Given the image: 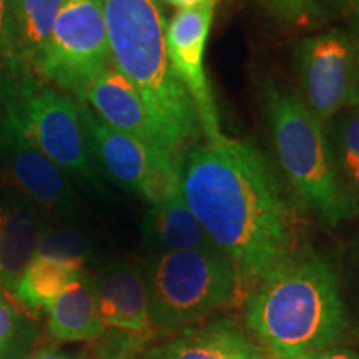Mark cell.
<instances>
[{
    "mask_svg": "<svg viewBox=\"0 0 359 359\" xmlns=\"http://www.w3.org/2000/svg\"><path fill=\"white\" fill-rule=\"evenodd\" d=\"M180 195L241 283L255 286L294 250V226L266 156L246 140L206 142L180 155Z\"/></svg>",
    "mask_w": 359,
    "mask_h": 359,
    "instance_id": "cell-1",
    "label": "cell"
},
{
    "mask_svg": "<svg viewBox=\"0 0 359 359\" xmlns=\"http://www.w3.org/2000/svg\"><path fill=\"white\" fill-rule=\"evenodd\" d=\"M243 326L268 359H304L341 346L349 316L334 268L320 255L296 251L248 290Z\"/></svg>",
    "mask_w": 359,
    "mask_h": 359,
    "instance_id": "cell-2",
    "label": "cell"
},
{
    "mask_svg": "<svg viewBox=\"0 0 359 359\" xmlns=\"http://www.w3.org/2000/svg\"><path fill=\"white\" fill-rule=\"evenodd\" d=\"M110 65L140 93L173 154L200 133L190 95L173 74L156 0H103Z\"/></svg>",
    "mask_w": 359,
    "mask_h": 359,
    "instance_id": "cell-3",
    "label": "cell"
},
{
    "mask_svg": "<svg viewBox=\"0 0 359 359\" xmlns=\"http://www.w3.org/2000/svg\"><path fill=\"white\" fill-rule=\"evenodd\" d=\"M264 111L278 161L299 201L326 226L356 217L358 200L341 183L325 123L302 98L276 87L264 90Z\"/></svg>",
    "mask_w": 359,
    "mask_h": 359,
    "instance_id": "cell-4",
    "label": "cell"
},
{
    "mask_svg": "<svg viewBox=\"0 0 359 359\" xmlns=\"http://www.w3.org/2000/svg\"><path fill=\"white\" fill-rule=\"evenodd\" d=\"M142 268L160 339L231 306L243 286L235 264L217 248L148 255Z\"/></svg>",
    "mask_w": 359,
    "mask_h": 359,
    "instance_id": "cell-5",
    "label": "cell"
},
{
    "mask_svg": "<svg viewBox=\"0 0 359 359\" xmlns=\"http://www.w3.org/2000/svg\"><path fill=\"white\" fill-rule=\"evenodd\" d=\"M109 67L103 0H62L50 37L34 69L82 102L87 88Z\"/></svg>",
    "mask_w": 359,
    "mask_h": 359,
    "instance_id": "cell-6",
    "label": "cell"
},
{
    "mask_svg": "<svg viewBox=\"0 0 359 359\" xmlns=\"http://www.w3.org/2000/svg\"><path fill=\"white\" fill-rule=\"evenodd\" d=\"M79 105L90 158L111 182L138 193L151 205L180 195L177 156L111 128L83 100Z\"/></svg>",
    "mask_w": 359,
    "mask_h": 359,
    "instance_id": "cell-7",
    "label": "cell"
},
{
    "mask_svg": "<svg viewBox=\"0 0 359 359\" xmlns=\"http://www.w3.org/2000/svg\"><path fill=\"white\" fill-rule=\"evenodd\" d=\"M302 102L323 123L359 107V27L330 29L294 47Z\"/></svg>",
    "mask_w": 359,
    "mask_h": 359,
    "instance_id": "cell-8",
    "label": "cell"
},
{
    "mask_svg": "<svg viewBox=\"0 0 359 359\" xmlns=\"http://www.w3.org/2000/svg\"><path fill=\"white\" fill-rule=\"evenodd\" d=\"M0 187L20 193L48 217L69 218L77 212L65 173L30 145L15 109L6 102H0Z\"/></svg>",
    "mask_w": 359,
    "mask_h": 359,
    "instance_id": "cell-9",
    "label": "cell"
},
{
    "mask_svg": "<svg viewBox=\"0 0 359 359\" xmlns=\"http://www.w3.org/2000/svg\"><path fill=\"white\" fill-rule=\"evenodd\" d=\"M213 17V2L182 8L175 13L165 30L170 67L195 105L200 128L205 133L206 142L212 143L226 138L222 132L217 102L205 70L206 42L210 37Z\"/></svg>",
    "mask_w": 359,
    "mask_h": 359,
    "instance_id": "cell-10",
    "label": "cell"
},
{
    "mask_svg": "<svg viewBox=\"0 0 359 359\" xmlns=\"http://www.w3.org/2000/svg\"><path fill=\"white\" fill-rule=\"evenodd\" d=\"M92 278L105 331L130 334L150 343L160 339L151 323L142 264L115 262Z\"/></svg>",
    "mask_w": 359,
    "mask_h": 359,
    "instance_id": "cell-11",
    "label": "cell"
},
{
    "mask_svg": "<svg viewBox=\"0 0 359 359\" xmlns=\"http://www.w3.org/2000/svg\"><path fill=\"white\" fill-rule=\"evenodd\" d=\"M137 359H268L243 323L228 314H213L160 343Z\"/></svg>",
    "mask_w": 359,
    "mask_h": 359,
    "instance_id": "cell-12",
    "label": "cell"
},
{
    "mask_svg": "<svg viewBox=\"0 0 359 359\" xmlns=\"http://www.w3.org/2000/svg\"><path fill=\"white\" fill-rule=\"evenodd\" d=\"M83 102L111 128L177 156L137 88L111 65L87 88Z\"/></svg>",
    "mask_w": 359,
    "mask_h": 359,
    "instance_id": "cell-13",
    "label": "cell"
},
{
    "mask_svg": "<svg viewBox=\"0 0 359 359\" xmlns=\"http://www.w3.org/2000/svg\"><path fill=\"white\" fill-rule=\"evenodd\" d=\"M47 224L37 206L20 193L0 187V288L15 294Z\"/></svg>",
    "mask_w": 359,
    "mask_h": 359,
    "instance_id": "cell-14",
    "label": "cell"
},
{
    "mask_svg": "<svg viewBox=\"0 0 359 359\" xmlns=\"http://www.w3.org/2000/svg\"><path fill=\"white\" fill-rule=\"evenodd\" d=\"M45 334L53 344L93 343L103 326L93 286V278L85 273L62 291L45 309Z\"/></svg>",
    "mask_w": 359,
    "mask_h": 359,
    "instance_id": "cell-15",
    "label": "cell"
},
{
    "mask_svg": "<svg viewBox=\"0 0 359 359\" xmlns=\"http://www.w3.org/2000/svg\"><path fill=\"white\" fill-rule=\"evenodd\" d=\"M62 0H6L2 57L34 67L50 37Z\"/></svg>",
    "mask_w": 359,
    "mask_h": 359,
    "instance_id": "cell-16",
    "label": "cell"
},
{
    "mask_svg": "<svg viewBox=\"0 0 359 359\" xmlns=\"http://www.w3.org/2000/svg\"><path fill=\"white\" fill-rule=\"evenodd\" d=\"M142 235L148 255L215 248L182 195L151 205L143 217Z\"/></svg>",
    "mask_w": 359,
    "mask_h": 359,
    "instance_id": "cell-17",
    "label": "cell"
},
{
    "mask_svg": "<svg viewBox=\"0 0 359 359\" xmlns=\"http://www.w3.org/2000/svg\"><path fill=\"white\" fill-rule=\"evenodd\" d=\"M85 269L58 259L34 257L27 266L24 276L17 286L15 302L35 316L45 313L48 304L64 291L67 286L85 275Z\"/></svg>",
    "mask_w": 359,
    "mask_h": 359,
    "instance_id": "cell-18",
    "label": "cell"
},
{
    "mask_svg": "<svg viewBox=\"0 0 359 359\" xmlns=\"http://www.w3.org/2000/svg\"><path fill=\"white\" fill-rule=\"evenodd\" d=\"M40 338L42 326L37 316L0 288V359H30Z\"/></svg>",
    "mask_w": 359,
    "mask_h": 359,
    "instance_id": "cell-19",
    "label": "cell"
},
{
    "mask_svg": "<svg viewBox=\"0 0 359 359\" xmlns=\"http://www.w3.org/2000/svg\"><path fill=\"white\" fill-rule=\"evenodd\" d=\"M327 132L341 183L353 198H359V107L343 111Z\"/></svg>",
    "mask_w": 359,
    "mask_h": 359,
    "instance_id": "cell-20",
    "label": "cell"
},
{
    "mask_svg": "<svg viewBox=\"0 0 359 359\" xmlns=\"http://www.w3.org/2000/svg\"><path fill=\"white\" fill-rule=\"evenodd\" d=\"M87 236L72 226H45L35 257H45L83 268L90 257Z\"/></svg>",
    "mask_w": 359,
    "mask_h": 359,
    "instance_id": "cell-21",
    "label": "cell"
},
{
    "mask_svg": "<svg viewBox=\"0 0 359 359\" xmlns=\"http://www.w3.org/2000/svg\"><path fill=\"white\" fill-rule=\"evenodd\" d=\"M278 20L286 25H308L320 15L321 0H263Z\"/></svg>",
    "mask_w": 359,
    "mask_h": 359,
    "instance_id": "cell-22",
    "label": "cell"
},
{
    "mask_svg": "<svg viewBox=\"0 0 359 359\" xmlns=\"http://www.w3.org/2000/svg\"><path fill=\"white\" fill-rule=\"evenodd\" d=\"M304 359H359V353L344 346H333V348H326L323 349V351L314 353L311 356Z\"/></svg>",
    "mask_w": 359,
    "mask_h": 359,
    "instance_id": "cell-23",
    "label": "cell"
},
{
    "mask_svg": "<svg viewBox=\"0 0 359 359\" xmlns=\"http://www.w3.org/2000/svg\"><path fill=\"white\" fill-rule=\"evenodd\" d=\"M30 359H82V358L72 356V354L62 351L57 344L47 343L35 349V353L32 354V358Z\"/></svg>",
    "mask_w": 359,
    "mask_h": 359,
    "instance_id": "cell-24",
    "label": "cell"
},
{
    "mask_svg": "<svg viewBox=\"0 0 359 359\" xmlns=\"http://www.w3.org/2000/svg\"><path fill=\"white\" fill-rule=\"evenodd\" d=\"M165 2L168 4V6H173V7H178L180 11L182 8H191V7H198V6H203V4H210V2H217V0H165Z\"/></svg>",
    "mask_w": 359,
    "mask_h": 359,
    "instance_id": "cell-25",
    "label": "cell"
},
{
    "mask_svg": "<svg viewBox=\"0 0 359 359\" xmlns=\"http://www.w3.org/2000/svg\"><path fill=\"white\" fill-rule=\"evenodd\" d=\"M4 13H6V0H0V57L4 48Z\"/></svg>",
    "mask_w": 359,
    "mask_h": 359,
    "instance_id": "cell-26",
    "label": "cell"
},
{
    "mask_svg": "<svg viewBox=\"0 0 359 359\" xmlns=\"http://www.w3.org/2000/svg\"><path fill=\"white\" fill-rule=\"evenodd\" d=\"M344 2H346L349 11L353 12V15L356 17V22H358V27H359V0H344Z\"/></svg>",
    "mask_w": 359,
    "mask_h": 359,
    "instance_id": "cell-27",
    "label": "cell"
}]
</instances>
